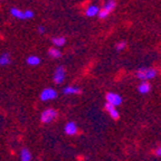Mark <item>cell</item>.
<instances>
[{"instance_id": "obj_1", "label": "cell", "mask_w": 161, "mask_h": 161, "mask_svg": "<svg viewBox=\"0 0 161 161\" xmlns=\"http://www.w3.org/2000/svg\"><path fill=\"white\" fill-rule=\"evenodd\" d=\"M158 74V70L156 68L151 67H141L136 70V77L141 80H149L154 78Z\"/></svg>"}, {"instance_id": "obj_2", "label": "cell", "mask_w": 161, "mask_h": 161, "mask_svg": "<svg viewBox=\"0 0 161 161\" xmlns=\"http://www.w3.org/2000/svg\"><path fill=\"white\" fill-rule=\"evenodd\" d=\"M58 113L57 111L54 110V108H47L40 115V121L43 122V123H50V122H53L56 118H57Z\"/></svg>"}, {"instance_id": "obj_3", "label": "cell", "mask_w": 161, "mask_h": 161, "mask_svg": "<svg viewBox=\"0 0 161 161\" xmlns=\"http://www.w3.org/2000/svg\"><path fill=\"white\" fill-rule=\"evenodd\" d=\"M65 76H66V70H65V67L62 65L57 66L55 69V72H54V82H55L56 84H62L65 80Z\"/></svg>"}, {"instance_id": "obj_4", "label": "cell", "mask_w": 161, "mask_h": 161, "mask_svg": "<svg viewBox=\"0 0 161 161\" xmlns=\"http://www.w3.org/2000/svg\"><path fill=\"white\" fill-rule=\"evenodd\" d=\"M57 97V92H56L54 88H45V90L42 91V93H40V100L46 102V101H52L54 98Z\"/></svg>"}, {"instance_id": "obj_5", "label": "cell", "mask_w": 161, "mask_h": 161, "mask_svg": "<svg viewBox=\"0 0 161 161\" xmlns=\"http://www.w3.org/2000/svg\"><path fill=\"white\" fill-rule=\"evenodd\" d=\"M106 103H110L114 106H119L122 104V97L119 94L110 92L106 94Z\"/></svg>"}, {"instance_id": "obj_6", "label": "cell", "mask_w": 161, "mask_h": 161, "mask_svg": "<svg viewBox=\"0 0 161 161\" xmlns=\"http://www.w3.org/2000/svg\"><path fill=\"white\" fill-rule=\"evenodd\" d=\"M105 110H106V112H108V113L110 114L111 118L114 119V120L119 119V116H120V114H119V111L116 110L115 106L112 105V104L106 103V104H105Z\"/></svg>"}, {"instance_id": "obj_7", "label": "cell", "mask_w": 161, "mask_h": 161, "mask_svg": "<svg viewBox=\"0 0 161 161\" xmlns=\"http://www.w3.org/2000/svg\"><path fill=\"white\" fill-rule=\"evenodd\" d=\"M64 130H65V133L67 134V136H75V134L77 133V125H76V123H74V122H68L65 125Z\"/></svg>"}, {"instance_id": "obj_8", "label": "cell", "mask_w": 161, "mask_h": 161, "mask_svg": "<svg viewBox=\"0 0 161 161\" xmlns=\"http://www.w3.org/2000/svg\"><path fill=\"white\" fill-rule=\"evenodd\" d=\"M98 11H100V8H98V6L90 5L87 8H86L85 15L87 16V17H95V16H97Z\"/></svg>"}, {"instance_id": "obj_9", "label": "cell", "mask_w": 161, "mask_h": 161, "mask_svg": "<svg viewBox=\"0 0 161 161\" xmlns=\"http://www.w3.org/2000/svg\"><path fill=\"white\" fill-rule=\"evenodd\" d=\"M63 93L65 95H74V94H80V88L76 87V86H66L63 90Z\"/></svg>"}, {"instance_id": "obj_10", "label": "cell", "mask_w": 161, "mask_h": 161, "mask_svg": "<svg viewBox=\"0 0 161 161\" xmlns=\"http://www.w3.org/2000/svg\"><path fill=\"white\" fill-rule=\"evenodd\" d=\"M115 7H116V3L114 1V0H108V1L104 3V6H103L102 9L105 10L106 13L111 14L114 9H115Z\"/></svg>"}, {"instance_id": "obj_11", "label": "cell", "mask_w": 161, "mask_h": 161, "mask_svg": "<svg viewBox=\"0 0 161 161\" xmlns=\"http://www.w3.org/2000/svg\"><path fill=\"white\" fill-rule=\"evenodd\" d=\"M10 15L13 16L14 18H17V19H25V14H24V11L18 9V8H11V9H10Z\"/></svg>"}, {"instance_id": "obj_12", "label": "cell", "mask_w": 161, "mask_h": 161, "mask_svg": "<svg viewBox=\"0 0 161 161\" xmlns=\"http://www.w3.org/2000/svg\"><path fill=\"white\" fill-rule=\"evenodd\" d=\"M150 84L147 83V80H142V83L138 86V91L141 94H147L150 92Z\"/></svg>"}, {"instance_id": "obj_13", "label": "cell", "mask_w": 161, "mask_h": 161, "mask_svg": "<svg viewBox=\"0 0 161 161\" xmlns=\"http://www.w3.org/2000/svg\"><path fill=\"white\" fill-rule=\"evenodd\" d=\"M52 43H53V45L55 46V47H62V46L65 45L66 39H65V37H62V36H59V37H54L53 39H52Z\"/></svg>"}, {"instance_id": "obj_14", "label": "cell", "mask_w": 161, "mask_h": 161, "mask_svg": "<svg viewBox=\"0 0 161 161\" xmlns=\"http://www.w3.org/2000/svg\"><path fill=\"white\" fill-rule=\"evenodd\" d=\"M27 64L28 65H30V66H37V65H39L40 64V58L38 57V56H36V55H31V56H29V57L27 58Z\"/></svg>"}, {"instance_id": "obj_15", "label": "cell", "mask_w": 161, "mask_h": 161, "mask_svg": "<svg viewBox=\"0 0 161 161\" xmlns=\"http://www.w3.org/2000/svg\"><path fill=\"white\" fill-rule=\"evenodd\" d=\"M48 56L52 58H59L60 56H62V52H60L58 48L52 47L48 49Z\"/></svg>"}, {"instance_id": "obj_16", "label": "cell", "mask_w": 161, "mask_h": 161, "mask_svg": "<svg viewBox=\"0 0 161 161\" xmlns=\"http://www.w3.org/2000/svg\"><path fill=\"white\" fill-rule=\"evenodd\" d=\"M11 63V59H10L9 54L5 53L0 55V66H7Z\"/></svg>"}, {"instance_id": "obj_17", "label": "cell", "mask_w": 161, "mask_h": 161, "mask_svg": "<svg viewBox=\"0 0 161 161\" xmlns=\"http://www.w3.org/2000/svg\"><path fill=\"white\" fill-rule=\"evenodd\" d=\"M31 160V153L27 149H23L20 152V161H30Z\"/></svg>"}, {"instance_id": "obj_18", "label": "cell", "mask_w": 161, "mask_h": 161, "mask_svg": "<svg viewBox=\"0 0 161 161\" xmlns=\"http://www.w3.org/2000/svg\"><path fill=\"white\" fill-rule=\"evenodd\" d=\"M115 48H116V50H119V52H121V50H124L126 48V43L124 42V40H121V42L116 43Z\"/></svg>"}, {"instance_id": "obj_19", "label": "cell", "mask_w": 161, "mask_h": 161, "mask_svg": "<svg viewBox=\"0 0 161 161\" xmlns=\"http://www.w3.org/2000/svg\"><path fill=\"white\" fill-rule=\"evenodd\" d=\"M24 14H25V19L34 18V11H31V10H24Z\"/></svg>"}, {"instance_id": "obj_20", "label": "cell", "mask_w": 161, "mask_h": 161, "mask_svg": "<svg viewBox=\"0 0 161 161\" xmlns=\"http://www.w3.org/2000/svg\"><path fill=\"white\" fill-rule=\"evenodd\" d=\"M37 31L39 34H42V35H43V34L45 33V27H44V26H39V27L37 28Z\"/></svg>"}, {"instance_id": "obj_21", "label": "cell", "mask_w": 161, "mask_h": 161, "mask_svg": "<svg viewBox=\"0 0 161 161\" xmlns=\"http://www.w3.org/2000/svg\"><path fill=\"white\" fill-rule=\"evenodd\" d=\"M156 154H157L158 157H161V147H160V148H158V149L156 150Z\"/></svg>"}]
</instances>
